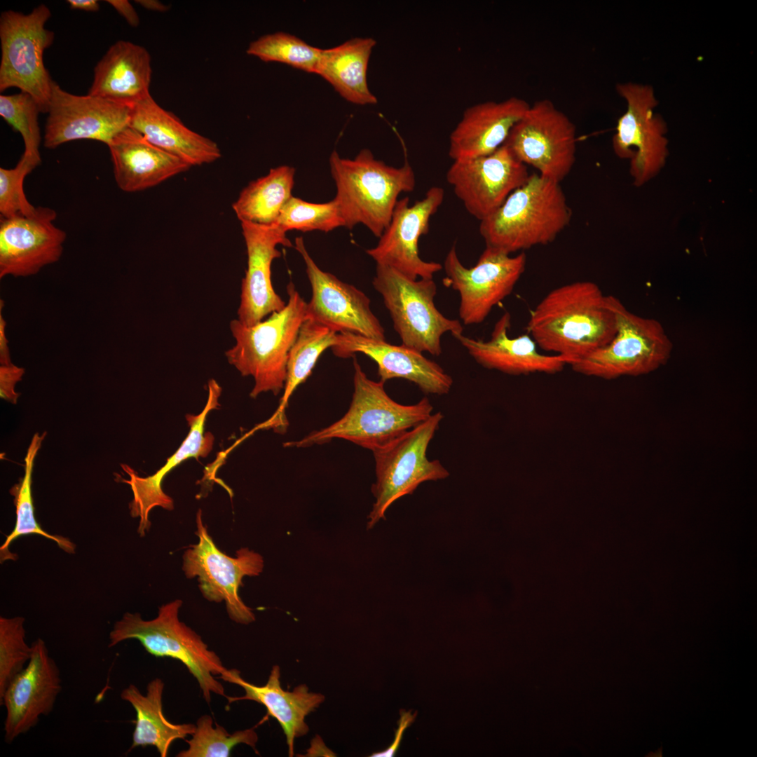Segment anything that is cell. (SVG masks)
Segmentation results:
<instances>
[{"label":"cell","instance_id":"cell-1","mask_svg":"<svg viewBox=\"0 0 757 757\" xmlns=\"http://www.w3.org/2000/svg\"><path fill=\"white\" fill-rule=\"evenodd\" d=\"M527 332L542 350L564 356L571 364L614 337L612 296L591 281L558 287L531 311Z\"/></svg>","mask_w":757,"mask_h":757},{"label":"cell","instance_id":"cell-2","mask_svg":"<svg viewBox=\"0 0 757 757\" xmlns=\"http://www.w3.org/2000/svg\"><path fill=\"white\" fill-rule=\"evenodd\" d=\"M353 357L354 391L348 411L327 427L313 431L300 439L285 442V447L304 448L340 438L372 451L432 414L433 407L426 397L410 405L393 400L384 389L385 383L369 378Z\"/></svg>","mask_w":757,"mask_h":757},{"label":"cell","instance_id":"cell-3","mask_svg":"<svg viewBox=\"0 0 757 757\" xmlns=\"http://www.w3.org/2000/svg\"><path fill=\"white\" fill-rule=\"evenodd\" d=\"M329 166L345 226L350 229L362 224L378 238L389 225L400 194L416 186L414 171L407 160L401 167L390 166L367 149L354 159L341 158L334 151Z\"/></svg>","mask_w":757,"mask_h":757},{"label":"cell","instance_id":"cell-4","mask_svg":"<svg viewBox=\"0 0 757 757\" xmlns=\"http://www.w3.org/2000/svg\"><path fill=\"white\" fill-rule=\"evenodd\" d=\"M571 219L560 184L532 174L500 207L480 221L479 233L486 247L511 254L553 242Z\"/></svg>","mask_w":757,"mask_h":757},{"label":"cell","instance_id":"cell-5","mask_svg":"<svg viewBox=\"0 0 757 757\" xmlns=\"http://www.w3.org/2000/svg\"><path fill=\"white\" fill-rule=\"evenodd\" d=\"M287 292L285 306L267 319L253 325L238 319L230 322L236 343L225 355L242 376L253 377L252 398L269 391L277 395L285 387L289 353L306 317L307 306L292 282Z\"/></svg>","mask_w":757,"mask_h":757},{"label":"cell","instance_id":"cell-6","mask_svg":"<svg viewBox=\"0 0 757 757\" xmlns=\"http://www.w3.org/2000/svg\"><path fill=\"white\" fill-rule=\"evenodd\" d=\"M183 604L175 599L158 608L157 616L144 620L139 613H125L116 621L109 636V648L129 639L137 640L150 655L180 661L196 678L204 700L212 694L225 696L223 685L215 678L226 671L221 658L191 627L180 621Z\"/></svg>","mask_w":757,"mask_h":757},{"label":"cell","instance_id":"cell-7","mask_svg":"<svg viewBox=\"0 0 757 757\" xmlns=\"http://www.w3.org/2000/svg\"><path fill=\"white\" fill-rule=\"evenodd\" d=\"M616 332L606 345L572 362L573 371L611 380L651 373L669 360L672 342L660 322L629 311L612 296Z\"/></svg>","mask_w":757,"mask_h":757},{"label":"cell","instance_id":"cell-8","mask_svg":"<svg viewBox=\"0 0 757 757\" xmlns=\"http://www.w3.org/2000/svg\"><path fill=\"white\" fill-rule=\"evenodd\" d=\"M372 283L383 297L402 345L437 356L442 353L444 334H463L461 322L445 317L435 306L433 279L413 280L391 267L376 264Z\"/></svg>","mask_w":757,"mask_h":757},{"label":"cell","instance_id":"cell-9","mask_svg":"<svg viewBox=\"0 0 757 757\" xmlns=\"http://www.w3.org/2000/svg\"><path fill=\"white\" fill-rule=\"evenodd\" d=\"M443 418L441 412L374 451L376 482L371 486L375 503L367 528L385 519L388 507L400 498L412 494L421 483L449 476L438 460L427 457L428 445Z\"/></svg>","mask_w":757,"mask_h":757},{"label":"cell","instance_id":"cell-10","mask_svg":"<svg viewBox=\"0 0 757 757\" xmlns=\"http://www.w3.org/2000/svg\"><path fill=\"white\" fill-rule=\"evenodd\" d=\"M50 9L40 4L27 14L7 11L0 18V91L17 88L31 95L41 111L47 113L52 84L43 62V53L54 40L45 27Z\"/></svg>","mask_w":757,"mask_h":757},{"label":"cell","instance_id":"cell-11","mask_svg":"<svg viewBox=\"0 0 757 757\" xmlns=\"http://www.w3.org/2000/svg\"><path fill=\"white\" fill-rule=\"evenodd\" d=\"M196 526L198 542L188 547L182 557L185 575L189 579L198 578L199 589L209 601H224L233 621L242 625L254 622L255 615L243 603L238 591L243 585V577L256 576L262 572L263 557L247 547L238 550L236 557L222 552L209 535L200 510L196 514Z\"/></svg>","mask_w":757,"mask_h":757},{"label":"cell","instance_id":"cell-12","mask_svg":"<svg viewBox=\"0 0 757 757\" xmlns=\"http://www.w3.org/2000/svg\"><path fill=\"white\" fill-rule=\"evenodd\" d=\"M521 163L557 183L570 173L576 154V129L548 99L530 104L503 144Z\"/></svg>","mask_w":757,"mask_h":757},{"label":"cell","instance_id":"cell-13","mask_svg":"<svg viewBox=\"0 0 757 757\" xmlns=\"http://www.w3.org/2000/svg\"><path fill=\"white\" fill-rule=\"evenodd\" d=\"M526 264L524 252L511 256L486 247L477 264L467 268L453 245L444 262L443 282L459 293V316L463 324L482 322L492 308L512 293Z\"/></svg>","mask_w":757,"mask_h":757},{"label":"cell","instance_id":"cell-14","mask_svg":"<svg viewBox=\"0 0 757 757\" xmlns=\"http://www.w3.org/2000/svg\"><path fill=\"white\" fill-rule=\"evenodd\" d=\"M618 94L627 104L618 119L613 149L621 158L630 159V174L636 186L653 178L664 166L668 155L667 125L653 109L657 105L653 89L648 85L618 83Z\"/></svg>","mask_w":757,"mask_h":757},{"label":"cell","instance_id":"cell-15","mask_svg":"<svg viewBox=\"0 0 757 757\" xmlns=\"http://www.w3.org/2000/svg\"><path fill=\"white\" fill-rule=\"evenodd\" d=\"M47 113L46 148L54 149L78 139L96 140L108 145L130 126L131 105L88 94L74 95L53 81Z\"/></svg>","mask_w":757,"mask_h":757},{"label":"cell","instance_id":"cell-16","mask_svg":"<svg viewBox=\"0 0 757 757\" xmlns=\"http://www.w3.org/2000/svg\"><path fill=\"white\" fill-rule=\"evenodd\" d=\"M530 175L503 144L493 153L453 161L446 180L467 211L482 221L493 214Z\"/></svg>","mask_w":757,"mask_h":757},{"label":"cell","instance_id":"cell-17","mask_svg":"<svg viewBox=\"0 0 757 757\" xmlns=\"http://www.w3.org/2000/svg\"><path fill=\"white\" fill-rule=\"evenodd\" d=\"M311 283L312 296L306 317L337 333L350 332L385 340V331L371 309L370 299L355 286L320 268L306 250L302 237L295 239Z\"/></svg>","mask_w":757,"mask_h":757},{"label":"cell","instance_id":"cell-18","mask_svg":"<svg viewBox=\"0 0 757 757\" xmlns=\"http://www.w3.org/2000/svg\"><path fill=\"white\" fill-rule=\"evenodd\" d=\"M444 190L432 186L412 205L408 197L399 199L388 227L376 247L366 252L376 264L391 267L413 280L433 279L442 269L439 263L425 261L418 253V240L428 233L429 222L442 205Z\"/></svg>","mask_w":757,"mask_h":757},{"label":"cell","instance_id":"cell-19","mask_svg":"<svg viewBox=\"0 0 757 757\" xmlns=\"http://www.w3.org/2000/svg\"><path fill=\"white\" fill-rule=\"evenodd\" d=\"M31 645L28 664L0 697L6 711L4 730L8 744L33 728L41 716L50 714L62 690L60 669L45 641L38 638Z\"/></svg>","mask_w":757,"mask_h":757},{"label":"cell","instance_id":"cell-20","mask_svg":"<svg viewBox=\"0 0 757 757\" xmlns=\"http://www.w3.org/2000/svg\"><path fill=\"white\" fill-rule=\"evenodd\" d=\"M56 217L54 210L39 206L30 216L1 218L0 278L32 276L60 260L66 233Z\"/></svg>","mask_w":757,"mask_h":757},{"label":"cell","instance_id":"cell-21","mask_svg":"<svg viewBox=\"0 0 757 757\" xmlns=\"http://www.w3.org/2000/svg\"><path fill=\"white\" fill-rule=\"evenodd\" d=\"M221 388L214 379L208 382V397L203 411L198 415L187 414L186 418L190 430L179 449L167 459L165 464L154 475L142 477L127 465H122L123 470L129 475V479L121 482L130 485L132 499L129 505L130 515L139 518L137 532L144 536L149 530L151 521L149 513L155 507L172 510L174 503L172 498L164 493L162 482L165 477L176 466L189 458L206 457L212 451L214 436L205 432V424L208 414L219 407V398Z\"/></svg>","mask_w":757,"mask_h":757},{"label":"cell","instance_id":"cell-22","mask_svg":"<svg viewBox=\"0 0 757 757\" xmlns=\"http://www.w3.org/2000/svg\"><path fill=\"white\" fill-rule=\"evenodd\" d=\"M247 267L242 280L238 320L253 325L282 309L286 303L275 292L271 282V264L280 257L278 245L292 247V243L278 224L260 225L240 222Z\"/></svg>","mask_w":757,"mask_h":757},{"label":"cell","instance_id":"cell-23","mask_svg":"<svg viewBox=\"0 0 757 757\" xmlns=\"http://www.w3.org/2000/svg\"><path fill=\"white\" fill-rule=\"evenodd\" d=\"M336 340L332 348L336 356L348 358L356 353L366 355L377 364L381 381L404 378L424 393L439 395L449 393L451 388L452 378L437 363L415 349L350 332L338 333Z\"/></svg>","mask_w":757,"mask_h":757},{"label":"cell","instance_id":"cell-24","mask_svg":"<svg viewBox=\"0 0 757 757\" xmlns=\"http://www.w3.org/2000/svg\"><path fill=\"white\" fill-rule=\"evenodd\" d=\"M511 315L505 312L496 322L489 341L475 339L460 334L453 336L482 367L514 376L543 373L554 374L571 364L559 355H547L528 334L511 338L508 330Z\"/></svg>","mask_w":757,"mask_h":757},{"label":"cell","instance_id":"cell-25","mask_svg":"<svg viewBox=\"0 0 757 757\" xmlns=\"http://www.w3.org/2000/svg\"><path fill=\"white\" fill-rule=\"evenodd\" d=\"M530 104L517 97L487 101L467 108L449 137L453 161L490 154L501 146Z\"/></svg>","mask_w":757,"mask_h":757},{"label":"cell","instance_id":"cell-26","mask_svg":"<svg viewBox=\"0 0 757 757\" xmlns=\"http://www.w3.org/2000/svg\"><path fill=\"white\" fill-rule=\"evenodd\" d=\"M107 146L115 181L125 192L154 187L191 168L151 144L130 126L116 135Z\"/></svg>","mask_w":757,"mask_h":757},{"label":"cell","instance_id":"cell-27","mask_svg":"<svg viewBox=\"0 0 757 757\" xmlns=\"http://www.w3.org/2000/svg\"><path fill=\"white\" fill-rule=\"evenodd\" d=\"M130 126L191 167L212 163L221 156L215 142L188 128L161 107L151 94L131 105Z\"/></svg>","mask_w":757,"mask_h":757},{"label":"cell","instance_id":"cell-28","mask_svg":"<svg viewBox=\"0 0 757 757\" xmlns=\"http://www.w3.org/2000/svg\"><path fill=\"white\" fill-rule=\"evenodd\" d=\"M219 678L242 687L245 691V695L240 697H227L229 704L250 700L266 707L267 714L276 719L281 726L286 737L289 756H293L294 739L308 732L306 717L324 702L325 696L309 691L304 684L298 686L292 691L283 690L278 665L273 667L264 686H257L244 680L237 669H227Z\"/></svg>","mask_w":757,"mask_h":757},{"label":"cell","instance_id":"cell-29","mask_svg":"<svg viewBox=\"0 0 757 757\" xmlns=\"http://www.w3.org/2000/svg\"><path fill=\"white\" fill-rule=\"evenodd\" d=\"M151 72L145 48L118 41L95 67L88 95L132 105L150 94Z\"/></svg>","mask_w":757,"mask_h":757},{"label":"cell","instance_id":"cell-30","mask_svg":"<svg viewBox=\"0 0 757 757\" xmlns=\"http://www.w3.org/2000/svg\"><path fill=\"white\" fill-rule=\"evenodd\" d=\"M376 41L371 37H355L337 46L322 49L318 74L348 102L358 105L377 103L367 84L369 59Z\"/></svg>","mask_w":757,"mask_h":757},{"label":"cell","instance_id":"cell-31","mask_svg":"<svg viewBox=\"0 0 757 757\" xmlns=\"http://www.w3.org/2000/svg\"><path fill=\"white\" fill-rule=\"evenodd\" d=\"M163 690L164 682L156 678L148 683L146 695L134 684H130L121 691V700L130 703L136 712L130 749L153 746L161 757H167L175 740L184 739L194 732L196 725L173 723L166 718L163 711Z\"/></svg>","mask_w":757,"mask_h":757},{"label":"cell","instance_id":"cell-32","mask_svg":"<svg viewBox=\"0 0 757 757\" xmlns=\"http://www.w3.org/2000/svg\"><path fill=\"white\" fill-rule=\"evenodd\" d=\"M337 332L306 317L289 353L284 393L278 410L263 426L285 431L287 427L285 409L294 390L311 374L321 354L336 344Z\"/></svg>","mask_w":757,"mask_h":757},{"label":"cell","instance_id":"cell-33","mask_svg":"<svg viewBox=\"0 0 757 757\" xmlns=\"http://www.w3.org/2000/svg\"><path fill=\"white\" fill-rule=\"evenodd\" d=\"M295 170L288 165L271 168L268 173L244 188L232 207L240 222L271 225L290 199Z\"/></svg>","mask_w":757,"mask_h":757},{"label":"cell","instance_id":"cell-34","mask_svg":"<svg viewBox=\"0 0 757 757\" xmlns=\"http://www.w3.org/2000/svg\"><path fill=\"white\" fill-rule=\"evenodd\" d=\"M45 435L46 432L41 435L39 433L34 435L25 458L24 477L20 482L12 487L10 491L11 495L14 496L16 521L13 530L7 536L5 542L0 547L1 562L16 559L17 555L9 551V546L16 538L27 535L34 534L46 537L55 542L64 552L69 554L75 552L74 543L62 536H54L46 532L39 526L34 516L32 495V476L34 459Z\"/></svg>","mask_w":757,"mask_h":757},{"label":"cell","instance_id":"cell-35","mask_svg":"<svg viewBox=\"0 0 757 757\" xmlns=\"http://www.w3.org/2000/svg\"><path fill=\"white\" fill-rule=\"evenodd\" d=\"M246 52L264 62H280L315 74L322 48L312 46L294 35L277 32L252 41Z\"/></svg>","mask_w":757,"mask_h":757},{"label":"cell","instance_id":"cell-36","mask_svg":"<svg viewBox=\"0 0 757 757\" xmlns=\"http://www.w3.org/2000/svg\"><path fill=\"white\" fill-rule=\"evenodd\" d=\"M186 740V749L179 751L177 757H229L238 744H245L258 753L256 745L258 735L254 728L229 733L223 726L213 725L212 716L203 715L196 721V730Z\"/></svg>","mask_w":757,"mask_h":757},{"label":"cell","instance_id":"cell-37","mask_svg":"<svg viewBox=\"0 0 757 757\" xmlns=\"http://www.w3.org/2000/svg\"><path fill=\"white\" fill-rule=\"evenodd\" d=\"M41 109L29 94L20 93L0 96V116L21 135L25 151L21 158L36 168L41 162L39 146L41 142L39 114Z\"/></svg>","mask_w":757,"mask_h":757},{"label":"cell","instance_id":"cell-38","mask_svg":"<svg viewBox=\"0 0 757 757\" xmlns=\"http://www.w3.org/2000/svg\"><path fill=\"white\" fill-rule=\"evenodd\" d=\"M285 232L297 230L303 232L321 231L329 232L345 226L337 201L315 203L292 196L275 221Z\"/></svg>","mask_w":757,"mask_h":757},{"label":"cell","instance_id":"cell-39","mask_svg":"<svg viewBox=\"0 0 757 757\" xmlns=\"http://www.w3.org/2000/svg\"><path fill=\"white\" fill-rule=\"evenodd\" d=\"M25 618H0V697L12 679L28 664L32 645L26 641Z\"/></svg>","mask_w":757,"mask_h":757},{"label":"cell","instance_id":"cell-40","mask_svg":"<svg viewBox=\"0 0 757 757\" xmlns=\"http://www.w3.org/2000/svg\"><path fill=\"white\" fill-rule=\"evenodd\" d=\"M34 168L22 158L13 168H0L1 218L27 217L35 212L36 207L29 202L23 186L26 176Z\"/></svg>","mask_w":757,"mask_h":757},{"label":"cell","instance_id":"cell-41","mask_svg":"<svg viewBox=\"0 0 757 757\" xmlns=\"http://www.w3.org/2000/svg\"><path fill=\"white\" fill-rule=\"evenodd\" d=\"M25 369L13 363L0 367V395L1 397L16 403L20 394L15 390V384L22 379Z\"/></svg>","mask_w":757,"mask_h":757},{"label":"cell","instance_id":"cell-42","mask_svg":"<svg viewBox=\"0 0 757 757\" xmlns=\"http://www.w3.org/2000/svg\"><path fill=\"white\" fill-rule=\"evenodd\" d=\"M416 713L412 714L411 711H400V715H401L400 718L397 722L398 728H397V729L396 730L395 739H394L393 742L391 744V745L388 749H385L384 751H380V752L374 753L370 756L371 757H392V756H394L395 753H396V751H397V749L399 747V745H400V743L401 742L404 731L405 730V729L407 727H409L414 721V719L416 718Z\"/></svg>","mask_w":757,"mask_h":757},{"label":"cell","instance_id":"cell-43","mask_svg":"<svg viewBox=\"0 0 757 757\" xmlns=\"http://www.w3.org/2000/svg\"><path fill=\"white\" fill-rule=\"evenodd\" d=\"M110 4L132 27L139 25V18L132 5L126 0H108Z\"/></svg>","mask_w":757,"mask_h":757},{"label":"cell","instance_id":"cell-44","mask_svg":"<svg viewBox=\"0 0 757 757\" xmlns=\"http://www.w3.org/2000/svg\"><path fill=\"white\" fill-rule=\"evenodd\" d=\"M4 302L1 300L0 301V364L1 365H8L11 364L10 351L8 348V340L6 336V322L4 320L1 310L4 307Z\"/></svg>","mask_w":757,"mask_h":757},{"label":"cell","instance_id":"cell-45","mask_svg":"<svg viewBox=\"0 0 757 757\" xmlns=\"http://www.w3.org/2000/svg\"><path fill=\"white\" fill-rule=\"evenodd\" d=\"M308 756H334V753L323 743L320 737L316 736L311 742V748L307 750Z\"/></svg>","mask_w":757,"mask_h":757},{"label":"cell","instance_id":"cell-46","mask_svg":"<svg viewBox=\"0 0 757 757\" xmlns=\"http://www.w3.org/2000/svg\"><path fill=\"white\" fill-rule=\"evenodd\" d=\"M67 2L71 9L97 11L100 8V4L96 0H68Z\"/></svg>","mask_w":757,"mask_h":757},{"label":"cell","instance_id":"cell-47","mask_svg":"<svg viewBox=\"0 0 757 757\" xmlns=\"http://www.w3.org/2000/svg\"><path fill=\"white\" fill-rule=\"evenodd\" d=\"M135 2L144 8L152 11L165 12L170 8L168 5L157 0H138Z\"/></svg>","mask_w":757,"mask_h":757}]
</instances>
